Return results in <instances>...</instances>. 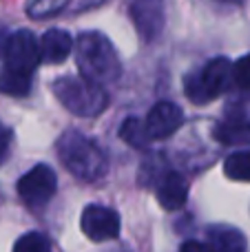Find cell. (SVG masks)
Segmentation results:
<instances>
[{"label":"cell","mask_w":250,"mask_h":252,"mask_svg":"<svg viewBox=\"0 0 250 252\" xmlns=\"http://www.w3.org/2000/svg\"><path fill=\"white\" fill-rule=\"evenodd\" d=\"M9 142H11V130L7 126L0 124V161L7 157V151H9Z\"/></svg>","instance_id":"d6986e66"},{"label":"cell","mask_w":250,"mask_h":252,"mask_svg":"<svg viewBox=\"0 0 250 252\" xmlns=\"http://www.w3.org/2000/svg\"><path fill=\"white\" fill-rule=\"evenodd\" d=\"M53 93L58 102L78 118H95L109 104V93L102 84H95L87 78H60L53 82Z\"/></svg>","instance_id":"3957f363"},{"label":"cell","mask_w":250,"mask_h":252,"mask_svg":"<svg viewBox=\"0 0 250 252\" xmlns=\"http://www.w3.org/2000/svg\"><path fill=\"white\" fill-rule=\"evenodd\" d=\"M69 0H31L29 2V16L33 18H49V16H56L58 11L66 7Z\"/></svg>","instance_id":"e0dca14e"},{"label":"cell","mask_w":250,"mask_h":252,"mask_svg":"<svg viewBox=\"0 0 250 252\" xmlns=\"http://www.w3.org/2000/svg\"><path fill=\"white\" fill-rule=\"evenodd\" d=\"M182 124H184V113H182L180 106L173 104V102H157L146 115L144 128L149 133L151 142H153V139L171 137L173 133L180 130Z\"/></svg>","instance_id":"ba28073f"},{"label":"cell","mask_w":250,"mask_h":252,"mask_svg":"<svg viewBox=\"0 0 250 252\" xmlns=\"http://www.w3.org/2000/svg\"><path fill=\"white\" fill-rule=\"evenodd\" d=\"M0 91L13 97H25L31 91V75L18 73V71L2 69L0 73Z\"/></svg>","instance_id":"4fadbf2b"},{"label":"cell","mask_w":250,"mask_h":252,"mask_svg":"<svg viewBox=\"0 0 250 252\" xmlns=\"http://www.w3.org/2000/svg\"><path fill=\"white\" fill-rule=\"evenodd\" d=\"M188 199V182L182 173L171 170L157 186V201L164 210H180Z\"/></svg>","instance_id":"30bf717a"},{"label":"cell","mask_w":250,"mask_h":252,"mask_svg":"<svg viewBox=\"0 0 250 252\" xmlns=\"http://www.w3.org/2000/svg\"><path fill=\"white\" fill-rule=\"evenodd\" d=\"M131 18L146 42H153L164 29V0H133Z\"/></svg>","instance_id":"9c48e42d"},{"label":"cell","mask_w":250,"mask_h":252,"mask_svg":"<svg viewBox=\"0 0 250 252\" xmlns=\"http://www.w3.org/2000/svg\"><path fill=\"white\" fill-rule=\"evenodd\" d=\"M58 190V179L51 166L38 164L25 173L18 179V195L22 197L25 204H29L31 208H40L44 206Z\"/></svg>","instance_id":"8992f818"},{"label":"cell","mask_w":250,"mask_h":252,"mask_svg":"<svg viewBox=\"0 0 250 252\" xmlns=\"http://www.w3.org/2000/svg\"><path fill=\"white\" fill-rule=\"evenodd\" d=\"M56 148L64 168L82 182H95L106 173V157L102 148L78 130L62 133Z\"/></svg>","instance_id":"7a4b0ae2"},{"label":"cell","mask_w":250,"mask_h":252,"mask_svg":"<svg viewBox=\"0 0 250 252\" xmlns=\"http://www.w3.org/2000/svg\"><path fill=\"white\" fill-rule=\"evenodd\" d=\"M208 248L213 252H244L246 239L239 230L230 226H215L208 228Z\"/></svg>","instance_id":"7c38bea8"},{"label":"cell","mask_w":250,"mask_h":252,"mask_svg":"<svg viewBox=\"0 0 250 252\" xmlns=\"http://www.w3.org/2000/svg\"><path fill=\"white\" fill-rule=\"evenodd\" d=\"M233 82L239 89H250V53L233 64Z\"/></svg>","instance_id":"ac0fdd59"},{"label":"cell","mask_w":250,"mask_h":252,"mask_svg":"<svg viewBox=\"0 0 250 252\" xmlns=\"http://www.w3.org/2000/svg\"><path fill=\"white\" fill-rule=\"evenodd\" d=\"M13 252H51V241L42 232H27L16 241Z\"/></svg>","instance_id":"2e32d148"},{"label":"cell","mask_w":250,"mask_h":252,"mask_svg":"<svg viewBox=\"0 0 250 252\" xmlns=\"http://www.w3.org/2000/svg\"><path fill=\"white\" fill-rule=\"evenodd\" d=\"M230 82H233V64L226 58H215L186 78V95L195 104H208L219 97Z\"/></svg>","instance_id":"277c9868"},{"label":"cell","mask_w":250,"mask_h":252,"mask_svg":"<svg viewBox=\"0 0 250 252\" xmlns=\"http://www.w3.org/2000/svg\"><path fill=\"white\" fill-rule=\"evenodd\" d=\"M2 56H4V69L27 75L33 73L35 66L42 62L40 42L29 29H20L9 35L2 44Z\"/></svg>","instance_id":"5b68a950"},{"label":"cell","mask_w":250,"mask_h":252,"mask_svg":"<svg viewBox=\"0 0 250 252\" xmlns=\"http://www.w3.org/2000/svg\"><path fill=\"white\" fill-rule=\"evenodd\" d=\"M226 2H239V0H226Z\"/></svg>","instance_id":"44dd1931"},{"label":"cell","mask_w":250,"mask_h":252,"mask_svg":"<svg viewBox=\"0 0 250 252\" xmlns=\"http://www.w3.org/2000/svg\"><path fill=\"white\" fill-rule=\"evenodd\" d=\"M73 51V38L64 29H49L40 38V56L49 64H60Z\"/></svg>","instance_id":"8fae6325"},{"label":"cell","mask_w":250,"mask_h":252,"mask_svg":"<svg viewBox=\"0 0 250 252\" xmlns=\"http://www.w3.org/2000/svg\"><path fill=\"white\" fill-rule=\"evenodd\" d=\"M224 173L235 182H250V153L239 151L228 155L224 161Z\"/></svg>","instance_id":"5bb4252c"},{"label":"cell","mask_w":250,"mask_h":252,"mask_svg":"<svg viewBox=\"0 0 250 252\" xmlns=\"http://www.w3.org/2000/svg\"><path fill=\"white\" fill-rule=\"evenodd\" d=\"M120 137L126 139V142L135 148H146L149 142H151L149 133H146V128H144V122H140L137 118H128L126 122L122 124V128H120Z\"/></svg>","instance_id":"9a60e30c"},{"label":"cell","mask_w":250,"mask_h":252,"mask_svg":"<svg viewBox=\"0 0 250 252\" xmlns=\"http://www.w3.org/2000/svg\"><path fill=\"white\" fill-rule=\"evenodd\" d=\"M75 64L82 78L106 84L120 78V58L111 40L100 31H84L75 40Z\"/></svg>","instance_id":"6da1fadb"},{"label":"cell","mask_w":250,"mask_h":252,"mask_svg":"<svg viewBox=\"0 0 250 252\" xmlns=\"http://www.w3.org/2000/svg\"><path fill=\"white\" fill-rule=\"evenodd\" d=\"M82 232L91 241H109L120 235V217L115 210L106 208V206L91 204L84 208L82 213Z\"/></svg>","instance_id":"52a82bcc"},{"label":"cell","mask_w":250,"mask_h":252,"mask_svg":"<svg viewBox=\"0 0 250 252\" xmlns=\"http://www.w3.org/2000/svg\"><path fill=\"white\" fill-rule=\"evenodd\" d=\"M180 252H213V250L206 244H199V241H186Z\"/></svg>","instance_id":"ffe728a7"}]
</instances>
